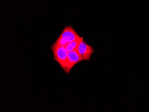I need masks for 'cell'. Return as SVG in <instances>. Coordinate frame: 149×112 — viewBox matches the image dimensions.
Masks as SVG:
<instances>
[{
    "instance_id": "2",
    "label": "cell",
    "mask_w": 149,
    "mask_h": 112,
    "mask_svg": "<svg viewBox=\"0 0 149 112\" xmlns=\"http://www.w3.org/2000/svg\"><path fill=\"white\" fill-rule=\"evenodd\" d=\"M54 54V60L58 63L60 67L63 69L67 61L68 52L64 46L54 44L51 47Z\"/></svg>"
},
{
    "instance_id": "5",
    "label": "cell",
    "mask_w": 149,
    "mask_h": 112,
    "mask_svg": "<svg viewBox=\"0 0 149 112\" xmlns=\"http://www.w3.org/2000/svg\"><path fill=\"white\" fill-rule=\"evenodd\" d=\"M82 40V38H80L76 39V40L68 43L66 47L68 51H73L75 49H77L79 43Z\"/></svg>"
},
{
    "instance_id": "4",
    "label": "cell",
    "mask_w": 149,
    "mask_h": 112,
    "mask_svg": "<svg viewBox=\"0 0 149 112\" xmlns=\"http://www.w3.org/2000/svg\"><path fill=\"white\" fill-rule=\"evenodd\" d=\"M81 61H89L94 51L93 47L88 45L83 40L79 43L77 48Z\"/></svg>"
},
{
    "instance_id": "3",
    "label": "cell",
    "mask_w": 149,
    "mask_h": 112,
    "mask_svg": "<svg viewBox=\"0 0 149 112\" xmlns=\"http://www.w3.org/2000/svg\"><path fill=\"white\" fill-rule=\"evenodd\" d=\"M81 61L77 49L68 52L67 61L63 70L67 74H69L72 68L77 63Z\"/></svg>"
},
{
    "instance_id": "1",
    "label": "cell",
    "mask_w": 149,
    "mask_h": 112,
    "mask_svg": "<svg viewBox=\"0 0 149 112\" xmlns=\"http://www.w3.org/2000/svg\"><path fill=\"white\" fill-rule=\"evenodd\" d=\"M80 36L75 31L71 25L66 26L57 39L55 44L66 47L67 44L76 39L80 38Z\"/></svg>"
}]
</instances>
